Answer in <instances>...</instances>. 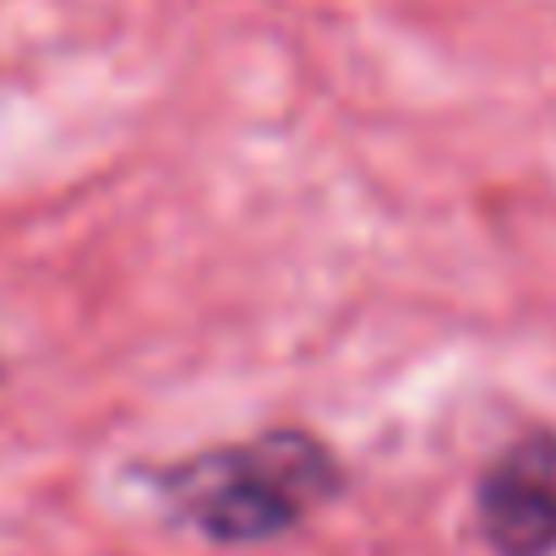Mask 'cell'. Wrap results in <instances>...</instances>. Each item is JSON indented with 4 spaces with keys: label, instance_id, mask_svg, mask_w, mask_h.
Returning a JSON list of instances; mask_svg holds the SVG:
<instances>
[{
    "label": "cell",
    "instance_id": "obj_1",
    "mask_svg": "<svg viewBox=\"0 0 556 556\" xmlns=\"http://www.w3.org/2000/svg\"><path fill=\"white\" fill-rule=\"evenodd\" d=\"M169 502L218 545H256L295 529L339 491V464L301 431H273L245 447L207 453L164 480Z\"/></svg>",
    "mask_w": 556,
    "mask_h": 556
},
{
    "label": "cell",
    "instance_id": "obj_2",
    "mask_svg": "<svg viewBox=\"0 0 556 556\" xmlns=\"http://www.w3.org/2000/svg\"><path fill=\"white\" fill-rule=\"evenodd\" d=\"M475 518L496 556H556V437L507 447L480 480Z\"/></svg>",
    "mask_w": 556,
    "mask_h": 556
}]
</instances>
